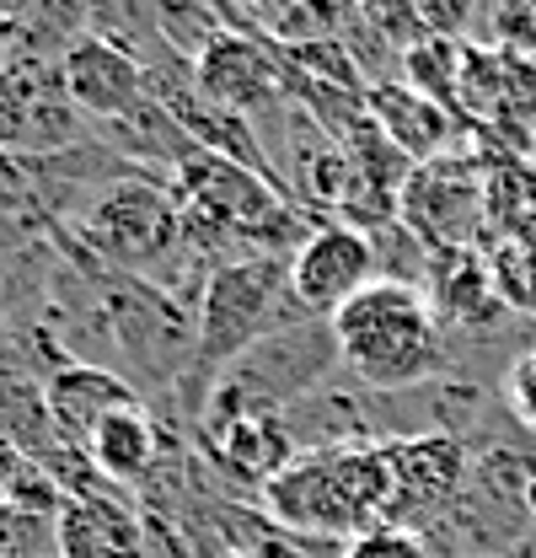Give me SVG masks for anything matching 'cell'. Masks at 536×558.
Masks as SVG:
<instances>
[{
  "instance_id": "6da1fadb",
  "label": "cell",
  "mask_w": 536,
  "mask_h": 558,
  "mask_svg": "<svg viewBox=\"0 0 536 558\" xmlns=\"http://www.w3.org/2000/svg\"><path fill=\"white\" fill-rule=\"evenodd\" d=\"M328 328H333L338 360L370 392H413L451 371L446 333L418 284L376 279L343 312H333Z\"/></svg>"
},
{
  "instance_id": "7a4b0ae2",
  "label": "cell",
  "mask_w": 536,
  "mask_h": 558,
  "mask_svg": "<svg viewBox=\"0 0 536 558\" xmlns=\"http://www.w3.org/2000/svg\"><path fill=\"white\" fill-rule=\"evenodd\" d=\"M65 226H75V247L92 253L97 264L119 269V275L156 279V258L161 264H188L199 258L194 242L183 236V209L172 199L167 178L150 172H124L108 189H97L86 205L70 215ZM204 264V258H199ZM209 269V264H204ZM215 275V269H209Z\"/></svg>"
},
{
  "instance_id": "3957f363",
  "label": "cell",
  "mask_w": 536,
  "mask_h": 558,
  "mask_svg": "<svg viewBox=\"0 0 536 558\" xmlns=\"http://www.w3.org/2000/svg\"><path fill=\"white\" fill-rule=\"evenodd\" d=\"M312 323L290 295V258H236L204 279L199 295V365L183 381L188 392H209V381L268 333Z\"/></svg>"
},
{
  "instance_id": "277c9868",
  "label": "cell",
  "mask_w": 536,
  "mask_h": 558,
  "mask_svg": "<svg viewBox=\"0 0 536 558\" xmlns=\"http://www.w3.org/2000/svg\"><path fill=\"white\" fill-rule=\"evenodd\" d=\"M86 119L70 102L60 60L44 54H5L0 60V156L5 161H44L86 145Z\"/></svg>"
},
{
  "instance_id": "5b68a950",
  "label": "cell",
  "mask_w": 536,
  "mask_h": 558,
  "mask_svg": "<svg viewBox=\"0 0 536 558\" xmlns=\"http://www.w3.org/2000/svg\"><path fill=\"white\" fill-rule=\"evenodd\" d=\"M398 220L429 253L483 247L488 242V194H483L477 150H451V156L418 161L402 183Z\"/></svg>"
},
{
  "instance_id": "8992f818",
  "label": "cell",
  "mask_w": 536,
  "mask_h": 558,
  "mask_svg": "<svg viewBox=\"0 0 536 558\" xmlns=\"http://www.w3.org/2000/svg\"><path fill=\"white\" fill-rule=\"evenodd\" d=\"M387 468H392V510L387 526H413V521H435L440 510H451L462 499L472 478L467 446L451 429H424V435H392L381 440Z\"/></svg>"
},
{
  "instance_id": "52a82bcc",
  "label": "cell",
  "mask_w": 536,
  "mask_h": 558,
  "mask_svg": "<svg viewBox=\"0 0 536 558\" xmlns=\"http://www.w3.org/2000/svg\"><path fill=\"white\" fill-rule=\"evenodd\" d=\"M376 279H381V264H376L370 236L338 220L312 226V236L290 253V295L312 323H333V312H343Z\"/></svg>"
},
{
  "instance_id": "ba28073f",
  "label": "cell",
  "mask_w": 536,
  "mask_h": 558,
  "mask_svg": "<svg viewBox=\"0 0 536 558\" xmlns=\"http://www.w3.org/2000/svg\"><path fill=\"white\" fill-rule=\"evenodd\" d=\"M194 86L204 102L242 113V119H264L268 108L284 102V70L279 49L258 27H226L199 60H194Z\"/></svg>"
},
{
  "instance_id": "9c48e42d",
  "label": "cell",
  "mask_w": 536,
  "mask_h": 558,
  "mask_svg": "<svg viewBox=\"0 0 536 558\" xmlns=\"http://www.w3.org/2000/svg\"><path fill=\"white\" fill-rule=\"evenodd\" d=\"M145 403L139 387H134L124 371L113 365H86V360H65L54 365V376L44 381V409H49V429L65 451H81L92 446V435L102 429V418H113L119 409H134Z\"/></svg>"
},
{
  "instance_id": "30bf717a",
  "label": "cell",
  "mask_w": 536,
  "mask_h": 558,
  "mask_svg": "<svg viewBox=\"0 0 536 558\" xmlns=\"http://www.w3.org/2000/svg\"><path fill=\"white\" fill-rule=\"evenodd\" d=\"M60 75H65L70 102L81 108L86 124H113L134 113L139 102H150V86H145V65L134 60L130 49L86 33L75 38L65 54H60Z\"/></svg>"
},
{
  "instance_id": "8fae6325",
  "label": "cell",
  "mask_w": 536,
  "mask_h": 558,
  "mask_svg": "<svg viewBox=\"0 0 536 558\" xmlns=\"http://www.w3.org/2000/svg\"><path fill=\"white\" fill-rule=\"evenodd\" d=\"M424 301L446 328H462V333H488L499 328V317L510 312L499 301V284L488 269V253L483 247H446V253H429V269H424Z\"/></svg>"
},
{
  "instance_id": "7c38bea8",
  "label": "cell",
  "mask_w": 536,
  "mask_h": 558,
  "mask_svg": "<svg viewBox=\"0 0 536 558\" xmlns=\"http://www.w3.org/2000/svg\"><path fill=\"white\" fill-rule=\"evenodd\" d=\"M54 554L60 558H150V532L119 499V488L75 494L54 521Z\"/></svg>"
},
{
  "instance_id": "4fadbf2b",
  "label": "cell",
  "mask_w": 536,
  "mask_h": 558,
  "mask_svg": "<svg viewBox=\"0 0 536 558\" xmlns=\"http://www.w3.org/2000/svg\"><path fill=\"white\" fill-rule=\"evenodd\" d=\"M370 119H376V130L398 145L402 156L418 167V161H435V156H451V150H462V119L456 113H446L440 102H429V97H418L407 81H381V86H370Z\"/></svg>"
},
{
  "instance_id": "5bb4252c",
  "label": "cell",
  "mask_w": 536,
  "mask_h": 558,
  "mask_svg": "<svg viewBox=\"0 0 536 558\" xmlns=\"http://www.w3.org/2000/svg\"><path fill=\"white\" fill-rule=\"evenodd\" d=\"M86 462L113 488L145 484L150 473H161V424L150 414V403H134V409H119L113 418H102V429L86 446Z\"/></svg>"
},
{
  "instance_id": "9a60e30c",
  "label": "cell",
  "mask_w": 536,
  "mask_h": 558,
  "mask_svg": "<svg viewBox=\"0 0 536 558\" xmlns=\"http://www.w3.org/2000/svg\"><path fill=\"white\" fill-rule=\"evenodd\" d=\"M462 54L467 44H446V38H424L402 54L398 81H407L418 97L440 102L446 113H456V97H462Z\"/></svg>"
},
{
  "instance_id": "2e32d148",
  "label": "cell",
  "mask_w": 536,
  "mask_h": 558,
  "mask_svg": "<svg viewBox=\"0 0 536 558\" xmlns=\"http://www.w3.org/2000/svg\"><path fill=\"white\" fill-rule=\"evenodd\" d=\"M477 49L536 60V0H477Z\"/></svg>"
},
{
  "instance_id": "e0dca14e",
  "label": "cell",
  "mask_w": 536,
  "mask_h": 558,
  "mask_svg": "<svg viewBox=\"0 0 536 558\" xmlns=\"http://www.w3.org/2000/svg\"><path fill=\"white\" fill-rule=\"evenodd\" d=\"M483 253L499 284V301L521 317H536V236H499L483 242Z\"/></svg>"
},
{
  "instance_id": "ac0fdd59",
  "label": "cell",
  "mask_w": 536,
  "mask_h": 558,
  "mask_svg": "<svg viewBox=\"0 0 536 558\" xmlns=\"http://www.w3.org/2000/svg\"><path fill=\"white\" fill-rule=\"evenodd\" d=\"M354 16L392 49V54H407L413 44H424V27H418V5L413 0H349Z\"/></svg>"
},
{
  "instance_id": "d6986e66",
  "label": "cell",
  "mask_w": 536,
  "mask_h": 558,
  "mask_svg": "<svg viewBox=\"0 0 536 558\" xmlns=\"http://www.w3.org/2000/svg\"><path fill=\"white\" fill-rule=\"evenodd\" d=\"M343 558H440V548H435L424 532H413V526H387V521H381V526L349 537Z\"/></svg>"
},
{
  "instance_id": "ffe728a7",
  "label": "cell",
  "mask_w": 536,
  "mask_h": 558,
  "mask_svg": "<svg viewBox=\"0 0 536 558\" xmlns=\"http://www.w3.org/2000/svg\"><path fill=\"white\" fill-rule=\"evenodd\" d=\"M413 5H418L424 38L472 44V33H477V0H413Z\"/></svg>"
},
{
  "instance_id": "44dd1931",
  "label": "cell",
  "mask_w": 536,
  "mask_h": 558,
  "mask_svg": "<svg viewBox=\"0 0 536 558\" xmlns=\"http://www.w3.org/2000/svg\"><path fill=\"white\" fill-rule=\"evenodd\" d=\"M504 403H510V414L521 418V424L536 429V349H526V354L510 365V376H504Z\"/></svg>"
},
{
  "instance_id": "7402d4cb",
  "label": "cell",
  "mask_w": 536,
  "mask_h": 558,
  "mask_svg": "<svg viewBox=\"0 0 536 558\" xmlns=\"http://www.w3.org/2000/svg\"><path fill=\"white\" fill-rule=\"evenodd\" d=\"M38 5H44V0H0V38H5V44H16Z\"/></svg>"
},
{
  "instance_id": "603a6c76",
  "label": "cell",
  "mask_w": 536,
  "mask_h": 558,
  "mask_svg": "<svg viewBox=\"0 0 536 558\" xmlns=\"http://www.w3.org/2000/svg\"><path fill=\"white\" fill-rule=\"evenodd\" d=\"M22 468H27L22 446H16L11 435H0V505L11 499V488H16V478H22Z\"/></svg>"
},
{
  "instance_id": "cb8c5ba5",
  "label": "cell",
  "mask_w": 536,
  "mask_h": 558,
  "mask_svg": "<svg viewBox=\"0 0 536 558\" xmlns=\"http://www.w3.org/2000/svg\"><path fill=\"white\" fill-rule=\"evenodd\" d=\"M204 558H258V554H247V548H231V543H220V548H209Z\"/></svg>"
},
{
  "instance_id": "d4e9b609",
  "label": "cell",
  "mask_w": 536,
  "mask_h": 558,
  "mask_svg": "<svg viewBox=\"0 0 536 558\" xmlns=\"http://www.w3.org/2000/svg\"><path fill=\"white\" fill-rule=\"evenodd\" d=\"M521 510H526V515H536V473H532V484H526V494H521Z\"/></svg>"
},
{
  "instance_id": "484cf974",
  "label": "cell",
  "mask_w": 536,
  "mask_h": 558,
  "mask_svg": "<svg viewBox=\"0 0 536 558\" xmlns=\"http://www.w3.org/2000/svg\"><path fill=\"white\" fill-rule=\"evenodd\" d=\"M467 558H499V554H467Z\"/></svg>"
},
{
  "instance_id": "4316f807",
  "label": "cell",
  "mask_w": 536,
  "mask_h": 558,
  "mask_svg": "<svg viewBox=\"0 0 536 558\" xmlns=\"http://www.w3.org/2000/svg\"><path fill=\"white\" fill-rule=\"evenodd\" d=\"M0 60H5V54H0Z\"/></svg>"
}]
</instances>
